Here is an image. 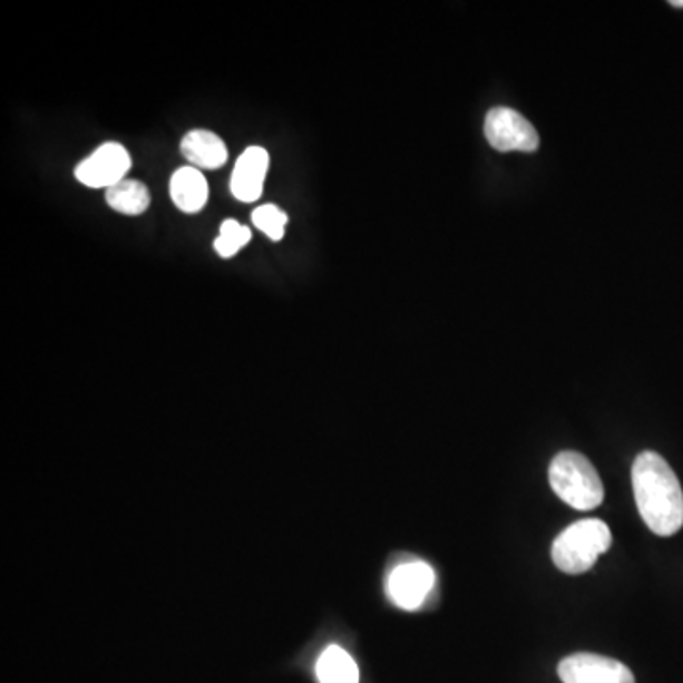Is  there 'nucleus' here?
<instances>
[{"instance_id":"20e7f679","label":"nucleus","mask_w":683,"mask_h":683,"mask_svg":"<svg viewBox=\"0 0 683 683\" xmlns=\"http://www.w3.org/2000/svg\"><path fill=\"white\" fill-rule=\"evenodd\" d=\"M485 135L499 153H534L539 147L536 128L520 113L507 107H496L486 115Z\"/></svg>"},{"instance_id":"9d476101","label":"nucleus","mask_w":683,"mask_h":683,"mask_svg":"<svg viewBox=\"0 0 683 683\" xmlns=\"http://www.w3.org/2000/svg\"><path fill=\"white\" fill-rule=\"evenodd\" d=\"M169 194H172L173 204L177 205L180 212L198 213L207 204L209 185L205 180V175H202L196 167H180L173 173Z\"/></svg>"},{"instance_id":"39448f33","label":"nucleus","mask_w":683,"mask_h":683,"mask_svg":"<svg viewBox=\"0 0 683 683\" xmlns=\"http://www.w3.org/2000/svg\"><path fill=\"white\" fill-rule=\"evenodd\" d=\"M435 587V572L428 563L409 560L391 569L386 583L390 601L401 609L414 612L423 606Z\"/></svg>"},{"instance_id":"ddd939ff","label":"nucleus","mask_w":683,"mask_h":683,"mask_svg":"<svg viewBox=\"0 0 683 683\" xmlns=\"http://www.w3.org/2000/svg\"><path fill=\"white\" fill-rule=\"evenodd\" d=\"M250 242L251 228L243 226V224L237 223L234 218H226L221 224V232H218V237L213 245H215L218 256L231 258V256L236 255L237 251L243 250Z\"/></svg>"},{"instance_id":"f03ea898","label":"nucleus","mask_w":683,"mask_h":683,"mask_svg":"<svg viewBox=\"0 0 683 683\" xmlns=\"http://www.w3.org/2000/svg\"><path fill=\"white\" fill-rule=\"evenodd\" d=\"M553 492L577 511H591L604 501L601 475L583 453L566 450L549 467Z\"/></svg>"},{"instance_id":"2eb2a0df","label":"nucleus","mask_w":683,"mask_h":683,"mask_svg":"<svg viewBox=\"0 0 683 683\" xmlns=\"http://www.w3.org/2000/svg\"><path fill=\"white\" fill-rule=\"evenodd\" d=\"M671 7L683 8V0L682 2H671Z\"/></svg>"},{"instance_id":"0eeeda50","label":"nucleus","mask_w":683,"mask_h":683,"mask_svg":"<svg viewBox=\"0 0 683 683\" xmlns=\"http://www.w3.org/2000/svg\"><path fill=\"white\" fill-rule=\"evenodd\" d=\"M558 676L564 683H636L628 666L615 658L575 653L558 664Z\"/></svg>"},{"instance_id":"f257e3e1","label":"nucleus","mask_w":683,"mask_h":683,"mask_svg":"<svg viewBox=\"0 0 683 683\" xmlns=\"http://www.w3.org/2000/svg\"><path fill=\"white\" fill-rule=\"evenodd\" d=\"M634 498L645 526L657 536H674L683 526V492L676 472L657 452L640 453L633 466Z\"/></svg>"},{"instance_id":"4468645a","label":"nucleus","mask_w":683,"mask_h":683,"mask_svg":"<svg viewBox=\"0 0 683 683\" xmlns=\"http://www.w3.org/2000/svg\"><path fill=\"white\" fill-rule=\"evenodd\" d=\"M251 221L255 224L258 231L264 232L272 242H282L285 236V226H287V213L282 212L277 205L266 204L256 207Z\"/></svg>"},{"instance_id":"9b49d317","label":"nucleus","mask_w":683,"mask_h":683,"mask_svg":"<svg viewBox=\"0 0 683 683\" xmlns=\"http://www.w3.org/2000/svg\"><path fill=\"white\" fill-rule=\"evenodd\" d=\"M320 683H359L358 663L339 645L326 647L315 666Z\"/></svg>"},{"instance_id":"6e6552de","label":"nucleus","mask_w":683,"mask_h":683,"mask_svg":"<svg viewBox=\"0 0 683 683\" xmlns=\"http://www.w3.org/2000/svg\"><path fill=\"white\" fill-rule=\"evenodd\" d=\"M270 169V154L266 148L250 147L237 158L232 172L231 191L234 198L243 204H253L262 196V186Z\"/></svg>"},{"instance_id":"f8f14e48","label":"nucleus","mask_w":683,"mask_h":683,"mask_svg":"<svg viewBox=\"0 0 683 683\" xmlns=\"http://www.w3.org/2000/svg\"><path fill=\"white\" fill-rule=\"evenodd\" d=\"M105 199L110 209L131 217L147 212L150 205L147 186L134 179H124L118 185L110 186L109 191H105Z\"/></svg>"},{"instance_id":"423d86ee","label":"nucleus","mask_w":683,"mask_h":683,"mask_svg":"<svg viewBox=\"0 0 683 683\" xmlns=\"http://www.w3.org/2000/svg\"><path fill=\"white\" fill-rule=\"evenodd\" d=\"M129 169H131V158L128 150L121 147L120 143H105L96 153L78 164L75 177L90 188L109 191L110 186L126 179Z\"/></svg>"},{"instance_id":"7ed1b4c3","label":"nucleus","mask_w":683,"mask_h":683,"mask_svg":"<svg viewBox=\"0 0 683 683\" xmlns=\"http://www.w3.org/2000/svg\"><path fill=\"white\" fill-rule=\"evenodd\" d=\"M612 547V531L598 518L572 524L553 543V563L564 574L579 575L593 568Z\"/></svg>"},{"instance_id":"1a4fd4ad","label":"nucleus","mask_w":683,"mask_h":683,"mask_svg":"<svg viewBox=\"0 0 683 683\" xmlns=\"http://www.w3.org/2000/svg\"><path fill=\"white\" fill-rule=\"evenodd\" d=\"M180 153L196 169H218L228 162L223 139L207 129H194L180 142Z\"/></svg>"}]
</instances>
